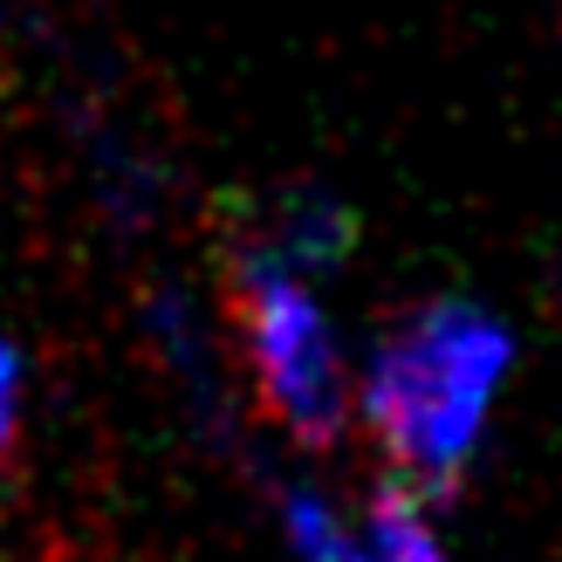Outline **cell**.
<instances>
[{"label": "cell", "instance_id": "cell-1", "mask_svg": "<svg viewBox=\"0 0 562 562\" xmlns=\"http://www.w3.org/2000/svg\"><path fill=\"white\" fill-rule=\"evenodd\" d=\"M508 371V329L467 302H432L391 336L363 384V418L391 453V481L453 494L481 446L494 384Z\"/></svg>", "mask_w": 562, "mask_h": 562}, {"label": "cell", "instance_id": "cell-4", "mask_svg": "<svg viewBox=\"0 0 562 562\" xmlns=\"http://www.w3.org/2000/svg\"><path fill=\"white\" fill-rule=\"evenodd\" d=\"M289 536H295L302 562H363V542L344 536V521H336L316 494H295L289 501Z\"/></svg>", "mask_w": 562, "mask_h": 562}, {"label": "cell", "instance_id": "cell-3", "mask_svg": "<svg viewBox=\"0 0 562 562\" xmlns=\"http://www.w3.org/2000/svg\"><path fill=\"white\" fill-rule=\"evenodd\" d=\"M363 562H446L439 536H432V515H426V494H412L405 481H384L371 501V549Z\"/></svg>", "mask_w": 562, "mask_h": 562}, {"label": "cell", "instance_id": "cell-2", "mask_svg": "<svg viewBox=\"0 0 562 562\" xmlns=\"http://www.w3.org/2000/svg\"><path fill=\"white\" fill-rule=\"evenodd\" d=\"M234 316H240V344L255 363L261 405L302 439H329L344 426V371H336V344L323 329L316 295L302 289V274L268 255V247H247L234 261Z\"/></svg>", "mask_w": 562, "mask_h": 562}, {"label": "cell", "instance_id": "cell-5", "mask_svg": "<svg viewBox=\"0 0 562 562\" xmlns=\"http://www.w3.org/2000/svg\"><path fill=\"white\" fill-rule=\"evenodd\" d=\"M14 418H21V357L0 344V460L14 446Z\"/></svg>", "mask_w": 562, "mask_h": 562}]
</instances>
